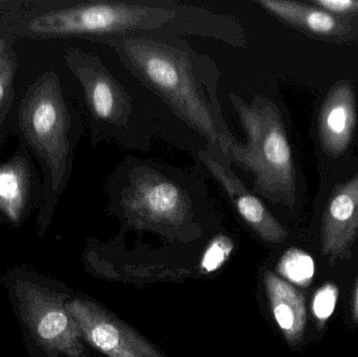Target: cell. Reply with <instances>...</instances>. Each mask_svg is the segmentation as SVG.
<instances>
[{
    "label": "cell",
    "mask_w": 358,
    "mask_h": 357,
    "mask_svg": "<svg viewBox=\"0 0 358 357\" xmlns=\"http://www.w3.org/2000/svg\"><path fill=\"white\" fill-rule=\"evenodd\" d=\"M151 92L189 127L203 136L215 152L227 155L235 140L223 119L214 61L178 38L123 36L102 39Z\"/></svg>",
    "instance_id": "6da1fadb"
},
{
    "label": "cell",
    "mask_w": 358,
    "mask_h": 357,
    "mask_svg": "<svg viewBox=\"0 0 358 357\" xmlns=\"http://www.w3.org/2000/svg\"><path fill=\"white\" fill-rule=\"evenodd\" d=\"M35 34L94 36L101 40L123 36L176 38L197 35L244 48L239 20L200 6L173 1H92L45 13L29 21Z\"/></svg>",
    "instance_id": "7a4b0ae2"
},
{
    "label": "cell",
    "mask_w": 358,
    "mask_h": 357,
    "mask_svg": "<svg viewBox=\"0 0 358 357\" xmlns=\"http://www.w3.org/2000/svg\"><path fill=\"white\" fill-rule=\"evenodd\" d=\"M229 101L248 136L246 146L229 143L225 159L255 178V190L273 203L292 207L296 177L292 147L278 107L264 96L248 103L231 92Z\"/></svg>",
    "instance_id": "3957f363"
},
{
    "label": "cell",
    "mask_w": 358,
    "mask_h": 357,
    "mask_svg": "<svg viewBox=\"0 0 358 357\" xmlns=\"http://www.w3.org/2000/svg\"><path fill=\"white\" fill-rule=\"evenodd\" d=\"M14 293L21 323L46 354L85 357L81 333L66 308L67 296L29 280H17Z\"/></svg>",
    "instance_id": "277c9868"
},
{
    "label": "cell",
    "mask_w": 358,
    "mask_h": 357,
    "mask_svg": "<svg viewBox=\"0 0 358 357\" xmlns=\"http://www.w3.org/2000/svg\"><path fill=\"white\" fill-rule=\"evenodd\" d=\"M119 203L128 224L144 230L176 231L192 216L189 194L173 180L148 167L130 173Z\"/></svg>",
    "instance_id": "5b68a950"
},
{
    "label": "cell",
    "mask_w": 358,
    "mask_h": 357,
    "mask_svg": "<svg viewBox=\"0 0 358 357\" xmlns=\"http://www.w3.org/2000/svg\"><path fill=\"white\" fill-rule=\"evenodd\" d=\"M21 117L27 138L48 161L57 190L66 173L71 143L69 112L56 80L48 78L36 86Z\"/></svg>",
    "instance_id": "8992f818"
},
{
    "label": "cell",
    "mask_w": 358,
    "mask_h": 357,
    "mask_svg": "<svg viewBox=\"0 0 358 357\" xmlns=\"http://www.w3.org/2000/svg\"><path fill=\"white\" fill-rule=\"evenodd\" d=\"M83 341L107 357H166L152 343L115 314L90 300L66 303Z\"/></svg>",
    "instance_id": "52a82bcc"
},
{
    "label": "cell",
    "mask_w": 358,
    "mask_h": 357,
    "mask_svg": "<svg viewBox=\"0 0 358 357\" xmlns=\"http://www.w3.org/2000/svg\"><path fill=\"white\" fill-rule=\"evenodd\" d=\"M69 62L83 86L94 119L117 130L129 127L134 117L131 98L102 61L94 54L76 52L69 54Z\"/></svg>",
    "instance_id": "ba28073f"
},
{
    "label": "cell",
    "mask_w": 358,
    "mask_h": 357,
    "mask_svg": "<svg viewBox=\"0 0 358 357\" xmlns=\"http://www.w3.org/2000/svg\"><path fill=\"white\" fill-rule=\"evenodd\" d=\"M199 157L213 177L222 187L233 203L240 217L263 240L281 243L287 238V232L269 213L264 203L250 192L248 187L234 173L233 170L213 150H202Z\"/></svg>",
    "instance_id": "9c48e42d"
},
{
    "label": "cell",
    "mask_w": 358,
    "mask_h": 357,
    "mask_svg": "<svg viewBox=\"0 0 358 357\" xmlns=\"http://www.w3.org/2000/svg\"><path fill=\"white\" fill-rule=\"evenodd\" d=\"M263 10L308 35L334 42H358V19L328 12L308 3L255 0Z\"/></svg>",
    "instance_id": "30bf717a"
},
{
    "label": "cell",
    "mask_w": 358,
    "mask_h": 357,
    "mask_svg": "<svg viewBox=\"0 0 358 357\" xmlns=\"http://www.w3.org/2000/svg\"><path fill=\"white\" fill-rule=\"evenodd\" d=\"M358 237V172L334 189L323 217L322 249L331 260L345 259Z\"/></svg>",
    "instance_id": "8fae6325"
},
{
    "label": "cell",
    "mask_w": 358,
    "mask_h": 357,
    "mask_svg": "<svg viewBox=\"0 0 358 357\" xmlns=\"http://www.w3.org/2000/svg\"><path fill=\"white\" fill-rule=\"evenodd\" d=\"M350 81L336 83L328 92L319 117V136L324 151L338 157L350 146L357 126V102Z\"/></svg>",
    "instance_id": "7c38bea8"
},
{
    "label": "cell",
    "mask_w": 358,
    "mask_h": 357,
    "mask_svg": "<svg viewBox=\"0 0 358 357\" xmlns=\"http://www.w3.org/2000/svg\"><path fill=\"white\" fill-rule=\"evenodd\" d=\"M264 284L273 318L284 337L292 345L300 343L307 322L304 296L271 272L265 274Z\"/></svg>",
    "instance_id": "4fadbf2b"
},
{
    "label": "cell",
    "mask_w": 358,
    "mask_h": 357,
    "mask_svg": "<svg viewBox=\"0 0 358 357\" xmlns=\"http://www.w3.org/2000/svg\"><path fill=\"white\" fill-rule=\"evenodd\" d=\"M24 168L16 163L0 166V211L13 222L22 215L27 201Z\"/></svg>",
    "instance_id": "5bb4252c"
},
{
    "label": "cell",
    "mask_w": 358,
    "mask_h": 357,
    "mask_svg": "<svg viewBox=\"0 0 358 357\" xmlns=\"http://www.w3.org/2000/svg\"><path fill=\"white\" fill-rule=\"evenodd\" d=\"M279 272L290 282L308 286L315 276V263L308 254L301 249H290L280 261Z\"/></svg>",
    "instance_id": "9a60e30c"
},
{
    "label": "cell",
    "mask_w": 358,
    "mask_h": 357,
    "mask_svg": "<svg viewBox=\"0 0 358 357\" xmlns=\"http://www.w3.org/2000/svg\"><path fill=\"white\" fill-rule=\"evenodd\" d=\"M338 289L332 284H326L315 293L313 310L320 323L326 322L334 314L338 302Z\"/></svg>",
    "instance_id": "2e32d148"
},
{
    "label": "cell",
    "mask_w": 358,
    "mask_h": 357,
    "mask_svg": "<svg viewBox=\"0 0 358 357\" xmlns=\"http://www.w3.org/2000/svg\"><path fill=\"white\" fill-rule=\"evenodd\" d=\"M233 249V242L224 235L216 237L210 242L203 258V266L206 270H212L219 268L224 260L227 259Z\"/></svg>",
    "instance_id": "e0dca14e"
},
{
    "label": "cell",
    "mask_w": 358,
    "mask_h": 357,
    "mask_svg": "<svg viewBox=\"0 0 358 357\" xmlns=\"http://www.w3.org/2000/svg\"><path fill=\"white\" fill-rule=\"evenodd\" d=\"M310 4L328 12L358 18V0H313Z\"/></svg>",
    "instance_id": "ac0fdd59"
},
{
    "label": "cell",
    "mask_w": 358,
    "mask_h": 357,
    "mask_svg": "<svg viewBox=\"0 0 358 357\" xmlns=\"http://www.w3.org/2000/svg\"><path fill=\"white\" fill-rule=\"evenodd\" d=\"M13 67L12 61L8 54L6 46L0 41V105L6 100L8 94V87L12 81Z\"/></svg>",
    "instance_id": "d6986e66"
},
{
    "label": "cell",
    "mask_w": 358,
    "mask_h": 357,
    "mask_svg": "<svg viewBox=\"0 0 358 357\" xmlns=\"http://www.w3.org/2000/svg\"><path fill=\"white\" fill-rule=\"evenodd\" d=\"M352 319L355 322H358V283L357 291L355 293V299H353L352 304Z\"/></svg>",
    "instance_id": "ffe728a7"
},
{
    "label": "cell",
    "mask_w": 358,
    "mask_h": 357,
    "mask_svg": "<svg viewBox=\"0 0 358 357\" xmlns=\"http://www.w3.org/2000/svg\"><path fill=\"white\" fill-rule=\"evenodd\" d=\"M48 357H60V356H59V354H48Z\"/></svg>",
    "instance_id": "44dd1931"
}]
</instances>
